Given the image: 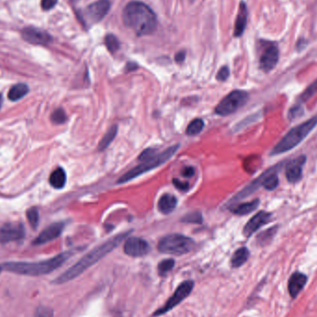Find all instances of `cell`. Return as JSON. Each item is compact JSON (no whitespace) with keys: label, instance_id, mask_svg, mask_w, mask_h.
Masks as SVG:
<instances>
[{"label":"cell","instance_id":"cell-11","mask_svg":"<svg viewBox=\"0 0 317 317\" xmlns=\"http://www.w3.org/2000/svg\"><path fill=\"white\" fill-rule=\"evenodd\" d=\"M151 247L145 239L136 238V237H130L125 240L124 245V251L126 255L138 258L146 256L150 252Z\"/></svg>","mask_w":317,"mask_h":317},{"label":"cell","instance_id":"cell-9","mask_svg":"<svg viewBox=\"0 0 317 317\" xmlns=\"http://www.w3.org/2000/svg\"><path fill=\"white\" fill-rule=\"evenodd\" d=\"M109 10L110 2L109 0H98L87 7L81 20L84 21V22H89V24L97 23L104 19L105 16L109 13Z\"/></svg>","mask_w":317,"mask_h":317},{"label":"cell","instance_id":"cell-27","mask_svg":"<svg viewBox=\"0 0 317 317\" xmlns=\"http://www.w3.org/2000/svg\"><path fill=\"white\" fill-rule=\"evenodd\" d=\"M317 92V80H315L313 83H311L308 88H307L302 95L298 98V101L302 104L305 103L309 99L313 97Z\"/></svg>","mask_w":317,"mask_h":317},{"label":"cell","instance_id":"cell-36","mask_svg":"<svg viewBox=\"0 0 317 317\" xmlns=\"http://www.w3.org/2000/svg\"><path fill=\"white\" fill-rule=\"evenodd\" d=\"M229 74H230V72H229L228 67L224 66V67H222L219 70L216 78L219 81H225L226 79L228 78Z\"/></svg>","mask_w":317,"mask_h":317},{"label":"cell","instance_id":"cell-12","mask_svg":"<svg viewBox=\"0 0 317 317\" xmlns=\"http://www.w3.org/2000/svg\"><path fill=\"white\" fill-rule=\"evenodd\" d=\"M21 37L24 41L28 42L32 45L46 46L52 42V37L47 32L37 27H25L21 31Z\"/></svg>","mask_w":317,"mask_h":317},{"label":"cell","instance_id":"cell-25","mask_svg":"<svg viewBox=\"0 0 317 317\" xmlns=\"http://www.w3.org/2000/svg\"><path fill=\"white\" fill-rule=\"evenodd\" d=\"M277 226L275 227H271V228L267 229L266 231H264L263 233H261L258 238H257V241L261 246H265V245L270 243L272 241V239H274V237L276 236V231H277Z\"/></svg>","mask_w":317,"mask_h":317},{"label":"cell","instance_id":"cell-28","mask_svg":"<svg viewBox=\"0 0 317 317\" xmlns=\"http://www.w3.org/2000/svg\"><path fill=\"white\" fill-rule=\"evenodd\" d=\"M175 265H176V262L172 259L161 261V263L158 265L159 276H165L168 275L174 269Z\"/></svg>","mask_w":317,"mask_h":317},{"label":"cell","instance_id":"cell-29","mask_svg":"<svg viewBox=\"0 0 317 317\" xmlns=\"http://www.w3.org/2000/svg\"><path fill=\"white\" fill-rule=\"evenodd\" d=\"M105 45L110 53H115L120 48V41L114 35L109 34L104 38Z\"/></svg>","mask_w":317,"mask_h":317},{"label":"cell","instance_id":"cell-32","mask_svg":"<svg viewBox=\"0 0 317 317\" xmlns=\"http://www.w3.org/2000/svg\"><path fill=\"white\" fill-rule=\"evenodd\" d=\"M50 119L52 121L53 124L55 125H62L64 124L67 120V115L65 113V111L62 108L54 110L51 114Z\"/></svg>","mask_w":317,"mask_h":317},{"label":"cell","instance_id":"cell-15","mask_svg":"<svg viewBox=\"0 0 317 317\" xmlns=\"http://www.w3.org/2000/svg\"><path fill=\"white\" fill-rule=\"evenodd\" d=\"M271 220V213L261 211L256 213L252 218L246 224L243 229V234L245 237L250 238L251 235L254 234L255 232L260 229L263 225L268 224Z\"/></svg>","mask_w":317,"mask_h":317},{"label":"cell","instance_id":"cell-38","mask_svg":"<svg viewBox=\"0 0 317 317\" xmlns=\"http://www.w3.org/2000/svg\"><path fill=\"white\" fill-rule=\"evenodd\" d=\"M172 184L176 186L177 188H178L179 190H182V191H186L188 189V187H189V185H188V183L187 182H182V181H180V180H178V179H174L172 180Z\"/></svg>","mask_w":317,"mask_h":317},{"label":"cell","instance_id":"cell-10","mask_svg":"<svg viewBox=\"0 0 317 317\" xmlns=\"http://www.w3.org/2000/svg\"><path fill=\"white\" fill-rule=\"evenodd\" d=\"M25 228L21 223H6L0 225V243H9L23 239Z\"/></svg>","mask_w":317,"mask_h":317},{"label":"cell","instance_id":"cell-18","mask_svg":"<svg viewBox=\"0 0 317 317\" xmlns=\"http://www.w3.org/2000/svg\"><path fill=\"white\" fill-rule=\"evenodd\" d=\"M247 19H248V9L245 2L242 1L239 5V13H238V17L235 23V37H239L242 36L247 25Z\"/></svg>","mask_w":317,"mask_h":317},{"label":"cell","instance_id":"cell-20","mask_svg":"<svg viewBox=\"0 0 317 317\" xmlns=\"http://www.w3.org/2000/svg\"><path fill=\"white\" fill-rule=\"evenodd\" d=\"M66 172L62 167H57L56 170L53 171L49 177V183L54 188L61 189L63 188L66 184Z\"/></svg>","mask_w":317,"mask_h":317},{"label":"cell","instance_id":"cell-17","mask_svg":"<svg viewBox=\"0 0 317 317\" xmlns=\"http://www.w3.org/2000/svg\"><path fill=\"white\" fill-rule=\"evenodd\" d=\"M307 283V276L301 272H295L291 275L287 284L289 292L291 298L295 299L303 290Z\"/></svg>","mask_w":317,"mask_h":317},{"label":"cell","instance_id":"cell-34","mask_svg":"<svg viewBox=\"0 0 317 317\" xmlns=\"http://www.w3.org/2000/svg\"><path fill=\"white\" fill-rule=\"evenodd\" d=\"M53 310L46 306L38 307L35 312V317H53Z\"/></svg>","mask_w":317,"mask_h":317},{"label":"cell","instance_id":"cell-39","mask_svg":"<svg viewBox=\"0 0 317 317\" xmlns=\"http://www.w3.org/2000/svg\"><path fill=\"white\" fill-rule=\"evenodd\" d=\"M195 174V169L191 166L185 167L183 168L182 176L185 177H191Z\"/></svg>","mask_w":317,"mask_h":317},{"label":"cell","instance_id":"cell-24","mask_svg":"<svg viewBox=\"0 0 317 317\" xmlns=\"http://www.w3.org/2000/svg\"><path fill=\"white\" fill-rule=\"evenodd\" d=\"M117 132H118V126L116 125H112L99 142V151H104L110 145V143L114 140L115 136L117 135Z\"/></svg>","mask_w":317,"mask_h":317},{"label":"cell","instance_id":"cell-30","mask_svg":"<svg viewBox=\"0 0 317 317\" xmlns=\"http://www.w3.org/2000/svg\"><path fill=\"white\" fill-rule=\"evenodd\" d=\"M26 217L32 228L37 229L39 224V212L37 207L28 209L26 212Z\"/></svg>","mask_w":317,"mask_h":317},{"label":"cell","instance_id":"cell-23","mask_svg":"<svg viewBox=\"0 0 317 317\" xmlns=\"http://www.w3.org/2000/svg\"><path fill=\"white\" fill-rule=\"evenodd\" d=\"M259 204H260L259 199H254L250 203H241L231 209V212L238 215H246V214L252 213L253 211L258 208Z\"/></svg>","mask_w":317,"mask_h":317},{"label":"cell","instance_id":"cell-14","mask_svg":"<svg viewBox=\"0 0 317 317\" xmlns=\"http://www.w3.org/2000/svg\"><path fill=\"white\" fill-rule=\"evenodd\" d=\"M64 223L63 222H57L54 224H50L49 226H47V228L44 229L37 239L34 240L33 244L34 245H43L46 244L47 242H50L54 239L59 238L62 233H63V229H64Z\"/></svg>","mask_w":317,"mask_h":317},{"label":"cell","instance_id":"cell-41","mask_svg":"<svg viewBox=\"0 0 317 317\" xmlns=\"http://www.w3.org/2000/svg\"><path fill=\"white\" fill-rule=\"evenodd\" d=\"M136 69H137V64L135 63H128L126 64V67H125L126 72H132V71H135Z\"/></svg>","mask_w":317,"mask_h":317},{"label":"cell","instance_id":"cell-22","mask_svg":"<svg viewBox=\"0 0 317 317\" xmlns=\"http://www.w3.org/2000/svg\"><path fill=\"white\" fill-rule=\"evenodd\" d=\"M29 93V88L25 83H17L13 85L8 94V98L11 101H18Z\"/></svg>","mask_w":317,"mask_h":317},{"label":"cell","instance_id":"cell-33","mask_svg":"<svg viewBox=\"0 0 317 317\" xmlns=\"http://www.w3.org/2000/svg\"><path fill=\"white\" fill-rule=\"evenodd\" d=\"M304 112V109H302V105L293 106L289 111V118L291 120H295L300 118Z\"/></svg>","mask_w":317,"mask_h":317},{"label":"cell","instance_id":"cell-37","mask_svg":"<svg viewBox=\"0 0 317 317\" xmlns=\"http://www.w3.org/2000/svg\"><path fill=\"white\" fill-rule=\"evenodd\" d=\"M57 0H42L41 7L44 11H49L57 5Z\"/></svg>","mask_w":317,"mask_h":317},{"label":"cell","instance_id":"cell-16","mask_svg":"<svg viewBox=\"0 0 317 317\" xmlns=\"http://www.w3.org/2000/svg\"><path fill=\"white\" fill-rule=\"evenodd\" d=\"M306 161V157L301 156L296 160L287 161L286 165V180L291 184L300 182L302 178V166Z\"/></svg>","mask_w":317,"mask_h":317},{"label":"cell","instance_id":"cell-8","mask_svg":"<svg viewBox=\"0 0 317 317\" xmlns=\"http://www.w3.org/2000/svg\"><path fill=\"white\" fill-rule=\"evenodd\" d=\"M249 99V94L243 90H234L223 99L215 108L216 114L227 116L244 106Z\"/></svg>","mask_w":317,"mask_h":317},{"label":"cell","instance_id":"cell-3","mask_svg":"<svg viewBox=\"0 0 317 317\" xmlns=\"http://www.w3.org/2000/svg\"><path fill=\"white\" fill-rule=\"evenodd\" d=\"M73 251H65L48 260L28 263V262H8L0 265V272L8 271L22 276H38L47 275L67 262L73 256Z\"/></svg>","mask_w":317,"mask_h":317},{"label":"cell","instance_id":"cell-31","mask_svg":"<svg viewBox=\"0 0 317 317\" xmlns=\"http://www.w3.org/2000/svg\"><path fill=\"white\" fill-rule=\"evenodd\" d=\"M203 221V215L199 212H192V213H187L182 218V222L189 223V224H201Z\"/></svg>","mask_w":317,"mask_h":317},{"label":"cell","instance_id":"cell-6","mask_svg":"<svg viewBox=\"0 0 317 317\" xmlns=\"http://www.w3.org/2000/svg\"><path fill=\"white\" fill-rule=\"evenodd\" d=\"M194 247L195 242L192 239L183 235L172 234L165 236L160 240L158 250L161 253L180 256L190 252Z\"/></svg>","mask_w":317,"mask_h":317},{"label":"cell","instance_id":"cell-1","mask_svg":"<svg viewBox=\"0 0 317 317\" xmlns=\"http://www.w3.org/2000/svg\"><path fill=\"white\" fill-rule=\"evenodd\" d=\"M128 235H129V232L117 235L113 238L109 239L108 241L104 242L103 244L96 247L88 254L84 255L83 258H81L76 264H74L72 267H70L61 276H57V278L53 281V283L56 285H61L81 276L84 271L88 270L91 266L97 264L99 261L104 258L106 255L109 254V252H111L112 250L116 249Z\"/></svg>","mask_w":317,"mask_h":317},{"label":"cell","instance_id":"cell-26","mask_svg":"<svg viewBox=\"0 0 317 317\" xmlns=\"http://www.w3.org/2000/svg\"><path fill=\"white\" fill-rule=\"evenodd\" d=\"M203 127H204V122L203 119L193 120L192 122L187 125V135H197L203 130Z\"/></svg>","mask_w":317,"mask_h":317},{"label":"cell","instance_id":"cell-40","mask_svg":"<svg viewBox=\"0 0 317 317\" xmlns=\"http://www.w3.org/2000/svg\"><path fill=\"white\" fill-rule=\"evenodd\" d=\"M186 59V52L185 51H180L176 55V62L178 63H183Z\"/></svg>","mask_w":317,"mask_h":317},{"label":"cell","instance_id":"cell-13","mask_svg":"<svg viewBox=\"0 0 317 317\" xmlns=\"http://www.w3.org/2000/svg\"><path fill=\"white\" fill-rule=\"evenodd\" d=\"M279 59V51L275 44H266L260 57V68L264 72H270L276 67Z\"/></svg>","mask_w":317,"mask_h":317},{"label":"cell","instance_id":"cell-42","mask_svg":"<svg viewBox=\"0 0 317 317\" xmlns=\"http://www.w3.org/2000/svg\"><path fill=\"white\" fill-rule=\"evenodd\" d=\"M2 104H3V95L0 94V108H1Z\"/></svg>","mask_w":317,"mask_h":317},{"label":"cell","instance_id":"cell-4","mask_svg":"<svg viewBox=\"0 0 317 317\" xmlns=\"http://www.w3.org/2000/svg\"><path fill=\"white\" fill-rule=\"evenodd\" d=\"M316 125L317 116H313L311 119L307 120L305 123L293 127L272 150L271 156L280 155L296 148L306 138L307 135L314 129Z\"/></svg>","mask_w":317,"mask_h":317},{"label":"cell","instance_id":"cell-7","mask_svg":"<svg viewBox=\"0 0 317 317\" xmlns=\"http://www.w3.org/2000/svg\"><path fill=\"white\" fill-rule=\"evenodd\" d=\"M195 286V283L192 280H186L182 282L179 286H177V290L174 292L172 296L167 300L165 303L159 309H157L152 316H161L170 312L174 308L178 306L181 302H184L187 297L189 296L192 292L193 289Z\"/></svg>","mask_w":317,"mask_h":317},{"label":"cell","instance_id":"cell-35","mask_svg":"<svg viewBox=\"0 0 317 317\" xmlns=\"http://www.w3.org/2000/svg\"><path fill=\"white\" fill-rule=\"evenodd\" d=\"M156 155V150H154V149H148V150H145V151L141 153L139 157H138V160H139V161H141V162H143V161H148V160H150V159L154 158Z\"/></svg>","mask_w":317,"mask_h":317},{"label":"cell","instance_id":"cell-21","mask_svg":"<svg viewBox=\"0 0 317 317\" xmlns=\"http://www.w3.org/2000/svg\"><path fill=\"white\" fill-rule=\"evenodd\" d=\"M249 257H250V250L245 247L239 248V250L235 251L234 254L231 258L232 267L239 268L240 266H242L248 261Z\"/></svg>","mask_w":317,"mask_h":317},{"label":"cell","instance_id":"cell-5","mask_svg":"<svg viewBox=\"0 0 317 317\" xmlns=\"http://www.w3.org/2000/svg\"><path fill=\"white\" fill-rule=\"evenodd\" d=\"M179 149V145L172 146L169 149H167L163 152L160 154H157L156 156L152 159H150L148 161L141 162L139 165L135 166V168L131 169L130 171L125 174L122 177H120L118 180V184H124V183L130 182L131 180L135 179L136 177H139L141 175L145 172H150L151 170L155 169L157 167L161 166L163 163L169 161L172 158L177 151Z\"/></svg>","mask_w":317,"mask_h":317},{"label":"cell","instance_id":"cell-19","mask_svg":"<svg viewBox=\"0 0 317 317\" xmlns=\"http://www.w3.org/2000/svg\"><path fill=\"white\" fill-rule=\"evenodd\" d=\"M177 205V198L171 194H164L161 196L158 203V208L164 214L172 213Z\"/></svg>","mask_w":317,"mask_h":317},{"label":"cell","instance_id":"cell-2","mask_svg":"<svg viewBox=\"0 0 317 317\" xmlns=\"http://www.w3.org/2000/svg\"><path fill=\"white\" fill-rule=\"evenodd\" d=\"M123 20L127 28L137 37L149 36L156 31L158 20L155 12L140 1H132L125 6Z\"/></svg>","mask_w":317,"mask_h":317}]
</instances>
